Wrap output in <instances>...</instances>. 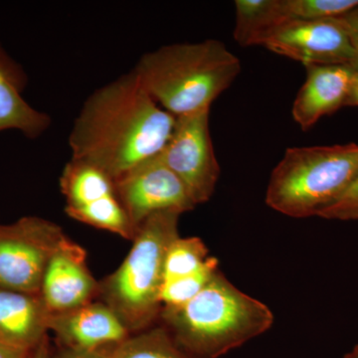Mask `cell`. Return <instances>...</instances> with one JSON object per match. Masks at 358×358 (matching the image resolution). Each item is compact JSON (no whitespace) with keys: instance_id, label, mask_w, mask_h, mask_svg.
<instances>
[{"instance_id":"cell-1","label":"cell","mask_w":358,"mask_h":358,"mask_svg":"<svg viewBox=\"0 0 358 358\" xmlns=\"http://www.w3.org/2000/svg\"><path fill=\"white\" fill-rule=\"evenodd\" d=\"M176 117L155 102L133 72L96 89L71 129L72 159L100 167L115 179L166 147Z\"/></svg>"},{"instance_id":"cell-2","label":"cell","mask_w":358,"mask_h":358,"mask_svg":"<svg viewBox=\"0 0 358 358\" xmlns=\"http://www.w3.org/2000/svg\"><path fill=\"white\" fill-rule=\"evenodd\" d=\"M164 327L188 358H218L268 331L274 315L217 271L192 301L162 308Z\"/></svg>"},{"instance_id":"cell-3","label":"cell","mask_w":358,"mask_h":358,"mask_svg":"<svg viewBox=\"0 0 358 358\" xmlns=\"http://www.w3.org/2000/svg\"><path fill=\"white\" fill-rule=\"evenodd\" d=\"M241 71L218 40L166 45L141 56L131 72L148 95L173 117L210 109Z\"/></svg>"},{"instance_id":"cell-4","label":"cell","mask_w":358,"mask_h":358,"mask_svg":"<svg viewBox=\"0 0 358 358\" xmlns=\"http://www.w3.org/2000/svg\"><path fill=\"white\" fill-rule=\"evenodd\" d=\"M181 214L162 211L138 226L134 244L119 268L99 291L129 331L145 329L162 313L160 291L167 249L178 235Z\"/></svg>"},{"instance_id":"cell-5","label":"cell","mask_w":358,"mask_h":358,"mask_svg":"<svg viewBox=\"0 0 358 358\" xmlns=\"http://www.w3.org/2000/svg\"><path fill=\"white\" fill-rule=\"evenodd\" d=\"M357 173V143L289 148L271 174L266 203L289 217L317 216Z\"/></svg>"},{"instance_id":"cell-6","label":"cell","mask_w":358,"mask_h":358,"mask_svg":"<svg viewBox=\"0 0 358 358\" xmlns=\"http://www.w3.org/2000/svg\"><path fill=\"white\" fill-rule=\"evenodd\" d=\"M66 239L60 226L42 218L0 225V288L40 296L47 265Z\"/></svg>"},{"instance_id":"cell-7","label":"cell","mask_w":358,"mask_h":358,"mask_svg":"<svg viewBox=\"0 0 358 358\" xmlns=\"http://www.w3.org/2000/svg\"><path fill=\"white\" fill-rule=\"evenodd\" d=\"M60 188L66 213L71 218L133 240V225L109 173L88 162L71 159L61 174Z\"/></svg>"},{"instance_id":"cell-8","label":"cell","mask_w":358,"mask_h":358,"mask_svg":"<svg viewBox=\"0 0 358 358\" xmlns=\"http://www.w3.org/2000/svg\"><path fill=\"white\" fill-rule=\"evenodd\" d=\"M210 109L176 117L173 133L159 155L182 181L196 205L215 192L220 166L209 129Z\"/></svg>"},{"instance_id":"cell-9","label":"cell","mask_w":358,"mask_h":358,"mask_svg":"<svg viewBox=\"0 0 358 358\" xmlns=\"http://www.w3.org/2000/svg\"><path fill=\"white\" fill-rule=\"evenodd\" d=\"M117 195L134 232L152 214H179L196 206L182 181L162 162L160 155L141 162L115 179Z\"/></svg>"},{"instance_id":"cell-10","label":"cell","mask_w":358,"mask_h":358,"mask_svg":"<svg viewBox=\"0 0 358 358\" xmlns=\"http://www.w3.org/2000/svg\"><path fill=\"white\" fill-rule=\"evenodd\" d=\"M262 46L305 66L350 65L355 50L345 23L339 17L289 20L275 28Z\"/></svg>"},{"instance_id":"cell-11","label":"cell","mask_w":358,"mask_h":358,"mask_svg":"<svg viewBox=\"0 0 358 358\" xmlns=\"http://www.w3.org/2000/svg\"><path fill=\"white\" fill-rule=\"evenodd\" d=\"M99 291L86 263V251L67 239L56 250L45 270L40 298L50 315L91 303Z\"/></svg>"},{"instance_id":"cell-12","label":"cell","mask_w":358,"mask_h":358,"mask_svg":"<svg viewBox=\"0 0 358 358\" xmlns=\"http://www.w3.org/2000/svg\"><path fill=\"white\" fill-rule=\"evenodd\" d=\"M52 329L67 350L96 352L110 350L129 338V331L105 303H89L70 312L50 315Z\"/></svg>"},{"instance_id":"cell-13","label":"cell","mask_w":358,"mask_h":358,"mask_svg":"<svg viewBox=\"0 0 358 358\" xmlns=\"http://www.w3.org/2000/svg\"><path fill=\"white\" fill-rule=\"evenodd\" d=\"M307 78L294 99L292 114L303 131L324 115L345 107L355 68L350 65L306 66Z\"/></svg>"},{"instance_id":"cell-14","label":"cell","mask_w":358,"mask_h":358,"mask_svg":"<svg viewBox=\"0 0 358 358\" xmlns=\"http://www.w3.org/2000/svg\"><path fill=\"white\" fill-rule=\"evenodd\" d=\"M27 84L22 66L0 44V133L13 129L36 140L51 126V117L26 102L22 94Z\"/></svg>"},{"instance_id":"cell-15","label":"cell","mask_w":358,"mask_h":358,"mask_svg":"<svg viewBox=\"0 0 358 358\" xmlns=\"http://www.w3.org/2000/svg\"><path fill=\"white\" fill-rule=\"evenodd\" d=\"M50 313L40 296L0 288V343L31 352L46 338Z\"/></svg>"},{"instance_id":"cell-16","label":"cell","mask_w":358,"mask_h":358,"mask_svg":"<svg viewBox=\"0 0 358 358\" xmlns=\"http://www.w3.org/2000/svg\"><path fill=\"white\" fill-rule=\"evenodd\" d=\"M234 39L241 46L263 45L275 28L291 20L286 0H237Z\"/></svg>"},{"instance_id":"cell-17","label":"cell","mask_w":358,"mask_h":358,"mask_svg":"<svg viewBox=\"0 0 358 358\" xmlns=\"http://www.w3.org/2000/svg\"><path fill=\"white\" fill-rule=\"evenodd\" d=\"M108 358H188L176 345L164 327L124 339L110 350Z\"/></svg>"},{"instance_id":"cell-18","label":"cell","mask_w":358,"mask_h":358,"mask_svg":"<svg viewBox=\"0 0 358 358\" xmlns=\"http://www.w3.org/2000/svg\"><path fill=\"white\" fill-rule=\"evenodd\" d=\"M208 248L200 238L178 236L167 249L164 282L197 272L208 261Z\"/></svg>"},{"instance_id":"cell-19","label":"cell","mask_w":358,"mask_h":358,"mask_svg":"<svg viewBox=\"0 0 358 358\" xmlns=\"http://www.w3.org/2000/svg\"><path fill=\"white\" fill-rule=\"evenodd\" d=\"M217 271V259L209 257L206 264L197 272L164 282L160 291L162 308H173L185 305L205 288Z\"/></svg>"},{"instance_id":"cell-20","label":"cell","mask_w":358,"mask_h":358,"mask_svg":"<svg viewBox=\"0 0 358 358\" xmlns=\"http://www.w3.org/2000/svg\"><path fill=\"white\" fill-rule=\"evenodd\" d=\"M291 20L339 17L358 6V0H286Z\"/></svg>"},{"instance_id":"cell-21","label":"cell","mask_w":358,"mask_h":358,"mask_svg":"<svg viewBox=\"0 0 358 358\" xmlns=\"http://www.w3.org/2000/svg\"><path fill=\"white\" fill-rule=\"evenodd\" d=\"M317 216L329 220H358V173L345 192Z\"/></svg>"},{"instance_id":"cell-22","label":"cell","mask_w":358,"mask_h":358,"mask_svg":"<svg viewBox=\"0 0 358 358\" xmlns=\"http://www.w3.org/2000/svg\"><path fill=\"white\" fill-rule=\"evenodd\" d=\"M341 18L345 23L348 36L352 41L353 50H355V61L352 67L358 69V6L350 13L341 16Z\"/></svg>"},{"instance_id":"cell-23","label":"cell","mask_w":358,"mask_h":358,"mask_svg":"<svg viewBox=\"0 0 358 358\" xmlns=\"http://www.w3.org/2000/svg\"><path fill=\"white\" fill-rule=\"evenodd\" d=\"M110 350H96V352L67 350L58 358H108Z\"/></svg>"},{"instance_id":"cell-24","label":"cell","mask_w":358,"mask_h":358,"mask_svg":"<svg viewBox=\"0 0 358 358\" xmlns=\"http://www.w3.org/2000/svg\"><path fill=\"white\" fill-rule=\"evenodd\" d=\"M30 352L0 343V358H28Z\"/></svg>"},{"instance_id":"cell-25","label":"cell","mask_w":358,"mask_h":358,"mask_svg":"<svg viewBox=\"0 0 358 358\" xmlns=\"http://www.w3.org/2000/svg\"><path fill=\"white\" fill-rule=\"evenodd\" d=\"M345 107H358V69H355Z\"/></svg>"},{"instance_id":"cell-26","label":"cell","mask_w":358,"mask_h":358,"mask_svg":"<svg viewBox=\"0 0 358 358\" xmlns=\"http://www.w3.org/2000/svg\"><path fill=\"white\" fill-rule=\"evenodd\" d=\"M28 358H51L47 338H45L34 350H31Z\"/></svg>"},{"instance_id":"cell-27","label":"cell","mask_w":358,"mask_h":358,"mask_svg":"<svg viewBox=\"0 0 358 358\" xmlns=\"http://www.w3.org/2000/svg\"><path fill=\"white\" fill-rule=\"evenodd\" d=\"M343 358H358V345L355 346L352 352H348Z\"/></svg>"}]
</instances>
